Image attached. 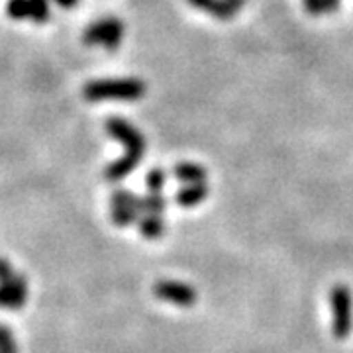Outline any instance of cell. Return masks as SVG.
I'll return each mask as SVG.
<instances>
[{"mask_svg": "<svg viewBox=\"0 0 353 353\" xmlns=\"http://www.w3.org/2000/svg\"><path fill=\"white\" fill-rule=\"evenodd\" d=\"M145 94V85L139 79H102L88 83L83 97L88 102L138 101Z\"/></svg>", "mask_w": 353, "mask_h": 353, "instance_id": "1", "label": "cell"}, {"mask_svg": "<svg viewBox=\"0 0 353 353\" xmlns=\"http://www.w3.org/2000/svg\"><path fill=\"white\" fill-rule=\"evenodd\" d=\"M332 334L336 340H345L353 330V299L345 285H334L330 290Z\"/></svg>", "mask_w": 353, "mask_h": 353, "instance_id": "2", "label": "cell"}, {"mask_svg": "<svg viewBox=\"0 0 353 353\" xmlns=\"http://www.w3.org/2000/svg\"><path fill=\"white\" fill-rule=\"evenodd\" d=\"M124 24L118 18H102L88 26L83 34L85 46H102L104 50L116 51L122 43Z\"/></svg>", "mask_w": 353, "mask_h": 353, "instance_id": "3", "label": "cell"}, {"mask_svg": "<svg viewBox=\"0 0 353 353\" xmlns=\"http://www.w3.org/2000/svg\"><path fill=\"white\" fill-rule=\"evenodd\" d=\"M106 132L110 134V138L118 139L124 148H126V153L130 155H136V157H143V152H145V139L141 136L138 128L132 126L130 122H126L124 118L120 116H112L106 120Z\"/></svg>", "mask_w": 353, "mask_h": 353, "instance_id": "4", "label": "cell"}, {"mask_svg": "<svg viewBox=\"0 0 353 353\" xmlns=\"http://www.w3.org/2000/svg\"><path fill=\"white\" fill-rule=\"evenodd\" d=\"M153 294L159 301L176 304L181 308H190L192 304L199 301L196 290L187 283H181V281H157L153 285Z\"/></svg>", "mask_w": 353, "mask_h": 353, "instance_id": "5", "label": "cell"}, {"mask_svg": "<svg viewBox=\"0 0 353 353\" xmlns=\"http://www.w3.org/2000/svg\"><path fill=\"white\" fill-rule=\"evenodd\" d=\"M26 303H28V279L22 273H16L8 283H0L2 310H20Z\"/></svg>", "mask_w": 353, "mask_h": 353, "instance_id": "6", "label": "cell"}, {"mask_svg": "<svg viewBox=\"0 0 353 353\" xmlns=\"http://www.w3.org/2000/svg\"><path fill=\"white\" fill-rule=\"evenodd\" d=\"M138 163L139 157L130 155V153H124V157L116 159V161H112V163L104 169V176H106V181H110V183H118V181H122L126 175H130V173L138 167Z\"/></svg>", "mask_w": 353, "mask_h": 353, "instance_id": "7", "label": "cell"}, {"mask_svg": "<svg viewBox=\"0 0 353 353\" xmlns=\"http://www.w3.org/2000/svg\"><path fill=\"white\" fill-rule=\"evenodd\" d=\"M206 196H208L206 183H196V185H187V187L179 190L175 194V202L179 206L190 208V206H196V204L206 201Z\"/></svg>", "mask_w": 353, "mask_h": 353, "instance_id": "8", "label": "cell"}, {"mask_svg": "<svg viewBox=\"0 0 353 353\" xmlns=\"http://www.w3.org/2000/svg\"><path fill=\"white\" fill-rule=\"evenodd\" d=\"M189 2L194 8L210 14L214 18H220V20H228L236 14V10L228 4V0H189Z\"/></svg>", "mask_w": 353, "mask_h": 353, "instance_id": "9", "label": "cell"}, {"mask_svg": "<svg viewBox=\"0 0 353 353\" xmlns=\"http://www.w3.org/2000/svg\"><path fill=\"white\" fill-rule=\"evenodd\" d=\"M173 175L187 185H196L206 181V169L199 163H176Z\"/></svg>", "mask_w": 353, "mask_h": 353, "instance_id": "10", "label": "cell"}, {"mask_svg": "<svg viewBox=\"0 0 353 353\" xmlns=\"http://www.w3.org/2000/svg\"><path fill=\"white\" fill-rule=\"evenodd\" d=\"M139 234L148 240H157L165 234V222L161 220V216H141V220L138 222Z\"/></svg>", "mask_w": 353, "mask_h": 353, "instance_id": "11", "label": "cell"}, {"mask_svg": "<svg viewBox=\"0 0 353 353\" xmlns=\"http://www.w3.org/2000/svg\"><path fill=\"white\" fill-rule=\"evenodd\" d=\"M165 210V199L159 192H150L148 196H143V216L153 214L161 216Z\"/></svg>", "mask_w": 353, "mask_h": 353, "instance_id": "12", "label": "cell"}, {"mask_svg": "<svg viewBox=\"0 0 353 353\" xmlns=\"http://www.w3.org/2000/svg\"><path fill=\"white\" fill-rule=\"evenodd\" d=\"M110 216H112V222L118 228H126L134 222H138L130 206H110Z\"/></svg>", "mask_w": 353, "mask_h": 353, "instance_id": "13", "label": "cell"}, {"mask_svg": "<svg viewBox=\"0 0 353 353\" xmlns=\"http://www.w3.org/2000/svg\"><path fill=\"white\" fill-rule=\"evenodd\" d=\"M304 6L310 14L320 16V14L334 12L340 6V0H304Z\"/></svg>", "mask_w": 353, "mask_h": 353, "instance_id": "14", "label": "cell"}, {"mask_svg": "<svg viewBox=\"0 0 353 353\" xmlns=\"http://www.w3.org/2000/svg\"><path fill=\"white\" fill-rule=\"evenodd\" d=\"M6 14H8L12 20H24V18H30V14H32L30 0H8V4H6Z\"/></svg>", "mask_w": 353, "mask_h": 353, "instance_id": "15", "label": "cell"}, {"mask_svg": "<svg viewBox=\"0 0 353 353\" xmlns=\"http://www.w3.org/2000/svg\"><path fill=\"white\" fill-rule=\"evenodd\" d=\"M30 6H32L30 20H34L38 26L46 24L50 20V2L48 0H30Z\"/></svg>", "mask_w": 353, "mask_h": 353, "instance_id": "16", "label": "cell"}, {"mask_svg": "<svg viewBox=\"0 0 353 353\" xmlns=\"http://www.w3.org/2000/svg\"><path fill=\"white\" fill-rule=\"evenodd\" d=\"M165 171L163 169H152L148 176H145V187L150 192H161L165 185Z\"/></svg>", "mask_w": 353, "mask_h": 353, "instance_id": "17", "label": "cell"}, {"mask_svg": "<svg viewBox=\"0 0 353 353\" xmlns=\"http://www.w3.org/2000/svg\"><path fill=\"white\" fill-rule=\"evenodd\" d=\"M14 275H16V271H14L12 263H10L8 259L0 257V283H8V281H12Z\"/></svg>", "mask_w": 353, "mask_h": 353, "instance_id": "18", "label": "cell"}, {"mask_svg": "<svg viewBox=\"0 0 353 353\" xmlns=\"http://www.w3.org/2000/svg\"><path fill=\"white\" fill-rule=\"evenodd\" d=\"M10 343H14V332L8 326H2L0 324V350L6 347V345H10Z\"/></svg>", "mask_w": 353, "mask_h": 353, "instance_id": "19", "label": "cell"}, {"mask_svg": "<svg viewBox=\"0 0 353 353\" xmlns=\"http://www.w3.org/2000/svg\"><path fill=\"white\" fill-rule=\"evenodd\" d=\"M55 4H59L65 10H71V8H75L77 4H79V0H55Z\"/></svg>", "mask_w": 353, "mask_h": 353, "instance_id": "20", "label": "cell"}, {"mask_svg": "<svg viewBox=\"0 0 353 353\" xmlns=\"http://www.w3.org/2000/svg\"><path fill=\"white\" fill-rule=\"evenodd\" d=\"M228 4H230V6H232V8H234L236 12H238L241 6L245 4V0H228Z\"/></svg>", "mask_w": 353, "mask_h": 353, "instance_id": "21", "label": "cell"}]
</instances>
